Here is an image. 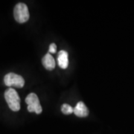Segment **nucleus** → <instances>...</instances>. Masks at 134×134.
Returning a JSON list of instances; mask_svg holds the SVG:
<instances>
[{
    "label": "nucleus",
    "mask_w": 134,
    "mask_h": 134,
    "mask_svg": "<svg viewBox=\"0 0 134 134\" xmlns=\"http://www.w3.org/2000/svg\"><path fill=\"white\" fill-rule=\"evenodd\" d=\"M5 98L9 108L12 111H19L20 110V98L17 92L13 88H8L5 92Z\"/></svg>",
    "instance_id": "obj_1"
},
{
    "label": "nucleus",
    "mask_w": 134,
    "mask_h": 134,
    "mask_svg": "<svg viewBox=\"0 0 134 134\" xmlns=\"http://www.w3.org/2000/svg\"><path fill=\"white\" fill-rule=\"evenodd\" d=\"M14 16L16 21L19 23H26L29 19V11L27 5L24 3H18L14 10Z\"/></svg>",
    "instance_id": "obj_2"
},
{
    "label": "nucleus",
    "mask_w": 134,
    "mask_h": 134,
    "mask_svg": "<svg viewBox=\"0 0 134 134\" xmlns=\"http://www.w3.org/2000/svg\"><path fill=\"white\" fill-rule=\"evenodd\" d=\"M25 102L28 104V110L30 113H35L40 114L42 113V107L38 98V96L35 93H30L25 98Z\"/></svg>",
    "instance_id": "obj_3"
},
{
    "label": "nucleus",
    "mask_w": 134,
    "mask_h": 134,
    "mask_svg": "<svg viewBox=\"0 0 134 134\" xmlns=\"http://www.w3.org/2000/svg\"><path fill=\"white\" fill-rule=\"evenodd\" d=\"M4 83L7 86H15L16 88H22L25 85L24 78L21 75L10 72L5 75Z\"/></svg>",
    "instance_id": "obj_4"
},
{
    "label": "nucleus",
    "mask_w": 134,
    "mask_h": 134,
    "mask_svg": "<svg viewBox=\"0 0 134 134\" xmlns=\"http://www.w3.org/2000/svg\"><path fill=\"white\" fill-rule=\"evenodd\" d=\"M74 113L78 117H86L89 115V110L85 104L82 101H80L74 107Z\"/></svg>",
    "instance_id": "obj_5"
},
{
    "label": "nucleus",
    "mask_w": 134,
    "mask_h": 134,
    "mask_svg": "<svg viewBox=\"0 0 134 134\" xmlns=\"http://www.w3.org/2000/svg\"><path fill=\"white\" fill-rule=\"evenodd\" d=\"M58 62L59 66L61 69H66L69 65V59H68V53L64 51L61 50L58 53Z\"/></svg>",
    "instance_id": "obj_6"
},
{
    "label": "nucleus",
    "mask_w": 134,
    "mask_h": 134,
    "mask_svg": "<svg viewBox=\"0 0 134 134\" xmlns=\"http://www.w3.org/2000/svg\"><path fill=\"white\" fill-rule=\"evenodd\" d=\"M42 63L43 66L45 67L47 70H52L55 67V61L52 56L48 53L46 54L42 59Z\"/></svg>",
    "instance_id": "obj_7"
},
{
    "label": "nucleus",
    "mask_w": 134,
    "mask_h": 134,
    "mask_svg": "<svg viewBox=\"0 0 134 134\" xmlns=\"http://www.w3.org/2000/svg\"><path fill=\"white\" fill-rule=\"evenodd\" d=\"M61 111L65 115H69V114H72V113H74V108L67 104H63L61 107Z\"/></svg>",
    "instance_id": "obj_8"
},
{
    "label": "nucleus",
    "mask_w": 134,
    "mask_h": 134,
    "mask_svg": "<svg viewBox=\"0 0 134 134\" xmlns=\"http://www.w3.org/2000/svg\"><path fill=\"white\" fill-rule=\"evenodd\" d=\"M56 51H57V46L54 43H52L49 46L48 52H49V53L54 54V53H56Z\"/></svg>",
    "instance_id": "obj_9"
}]
</instances>
